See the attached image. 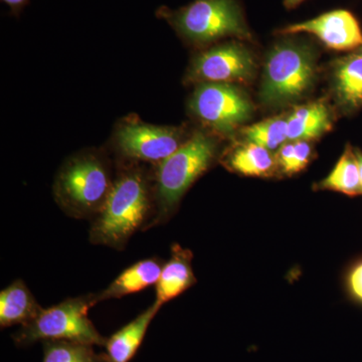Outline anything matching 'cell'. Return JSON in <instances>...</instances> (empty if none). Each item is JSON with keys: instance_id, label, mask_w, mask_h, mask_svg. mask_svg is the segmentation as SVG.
Returning <instances> with one entry per match:
<instances>
[{"instance_id": "cell-1", "label": "cell", "mask_w": 362, "mask_h": 362, "mask_svg": "<svg viewBox=\"0 0 362 362\" xmlns=\"http://www.w3.org/2000/svg\"><path fill=\"white\" fill-rule=\"evenodd\" d=\"M154 214V194L139 168H130L113 182L90 228L94 245L123 250L138 230H146Z\"/></svg>"}, {"instance_id": "cell-2", "label": "cell", "mask_w": 362, "mask_h": 362, "mask_svg": "<svg viewBox=\"0 0 362 362\" xmlns=\"http://www.w3.org/2000/svg\"><path fill=\"white\" fill-rule=\"evenodd\" d=\"M218 152V141L214 137L197 132L175 153L159 162L153 192L154 214L146 230L173 218L183 195L213 165Z\"/></svg>"}, {"instance_id": "cell-3", "label": "cell", "mask_w": 362, "mask_h": 362, "mask_svg": "<svg viewBox=\"0 0 362 362\" xmlns=\"http://www.w3.org/2000/svg\"><path fill=\"white\" fill-rule=\"evenodd\" d=\"M316 56L308 45L279 42L267 56L262 78V104L279 108L302 99L313 87Z\"/></svg>"}, {"instance_id": "cell-4", "label": "cell", "mask_w": 362, "mask_h": 362, "mask_svg": "<svg viewBox=\"0 0 362 362\" xmlns=\"http://www.w3.org/2000/svg\"><path fill=\"white\" fill-rule=\"evenodd\" d=\"M114 181L106 162L94 153L66 161L54 182V197L68 216L95 218L110 194Z\"/></svg>"}, {"instance_id": "cell-5", "label": "cell", "mask_w": 362, "mask_h": 362, "mask_svg": "<svg viewBox=\"0 0 362 362\" xmlns=\"http://www.w3.org/2000/svg\"><path fill=\"white\" fill-rule=\"evenodd\" d=\"M95 305L96 294H88L42 309L37 318L14 333L13 341L18 347L45 340H70L104 347L107 338L100 334L88 317V311Z\"/></svg>"}, {"instance_id": "cell-6", "label": "cell", "mask_w": 362, "mask_h": 362, "mask_svg": "<svg viewBox=\"0 0 362 362\" xmlns=\"http://www.w3.org/2000/svg\"><path fill=\"white\" fill-rule=\"evenodd\" d=\"M159 14L192 44L206 45L228 37H250L235 0H194L178 11L162 8Z\"/></svg>"}, {"instance_id": "cell-7", "label": "cell", "mask_w": 362, "mask_h": 362, "mask_svg": "<svg viewBox=\"0 0 362 362\" xmlns=\"http://www.w3.org/2000/svg\"><path fill=\"white\" fill-rule=\"evenodd\" d=\"M190 110L211 129L228 134L243 125L252 113L244 90L233 84L202 83L189 102Z\"/></svg>"}, {"instance_id": "cell-8", "label": "cell", "mask_w": 362, "mask_h": 362, "mask_svg": "<svg viewBox=\"0 0 362 362\" xmlns=\"http://www.w3.org/2000/svg\"><path fill=\"white\" fill-rule=\"evenodd\" d=\"M256 71V62L245 45L228 42L216 45L197 54L187 71L190 83L244 82L252 80Z\"/></svg>"}, {"instance_id": "cell-9", "label": "cell", "mask_w": 362, "mask_h": 362, "mask_svg": "<svg viewBox=\"0 0 362 362\" xmlns=\"http://www.w3.org/2000/svg\"><path fill=\"white\" fill-rule=\"evenodd\" d=\"M185 142L180 129L138 122L124 124L115 136L117 150L121 156L158 163L175 153Z\"/></svg>"}, {"instance_id": "cell-10", "label": "cell", "mask_w": 362, "mask_h": 362, "mask_svg": "<svg viewBox=\"0 0 362 362\" xmlns=\"http://www.w3.org/2000/svg\"><path fill=\"white\" fill-rule=\"evenodd\" d=\"M280 33L285 35L310 33L334 51H357L362 47V30L358 21L354 14L343 9L286 26Z\"/></svg>"}, {"instance_id": "cell-11", "label": "cell", "mask_w": 362, "mask_h": 362, "mask_svg": "<svg viewBox=\"0 0 362 362\" xmlns=\"http://www.w3.org/2000/svg\"><path fill=\"white\" fill-rule=\"evenodd\" d=\"M192 258L194 255L190 250L178 244L171 246L170 258L162 267L160 278L156 284L157 303L163 306L197 284Z\"/></svg>"}, {"instance_id": "cell-12", "label": "cell", "mask_w": 362, "mask_h": 362, "mask_svg": "<svg viewBox=\"0 0 362 362\" xmlns=\"http://www.w3.org/2000/svg\"><path fill=\"white\" fill-rule=\"evenodd\" d=\"M332 89L343 113L354 114L362 109V54L356 52L335 62Z\"/></svg>"}, {"instance_id": "cell-13", "label": "cell", "mask_w": 362, "mask_h": 362, "mask_svg": "<svg viewBox=\"0 0 362 362\" xmlns=\"http://www.w3.org/2000/svg\"><path fill=\"white\" fill-rule=\"evenodd\" d=\"M161 305L153 302L127 325L107 338L104 357L106 362H130L141 346L150 324L156 318Z\"/></svg>"}, {"instance_id": "cell-14", "label": "cell", "mask_w": 362, "mask_h": 362, "mask_svg": "<svg viewBox=\"0 0 362 362\" xmlns=\"http://www.w3.org/2000/svg\"><path fill=\"white\" fill-rule=\"evenodd\" d=\"M162 267L161 259L157 257L142 259L128 267L106 289L97 293V304L105 300L120 299L156 285L160 278Z\"/></svg>"}, {"instance_id": "cell-15", "label": "cell", "mask_w": 362, "mask_h": 362, "mask_svg": "<svg viewBox=\"0 0 362 362\" xmlns=\"http://www.w3.org/2000/svg\"><path fill=\"white\" fill-rule=\"evenodd\" d=\"M42 309L23 280L14 281L0 292L1 328L30 323Z\"/></svg>"}, {"instance_id": "cell-16", "label": "cell", "mask_w": 362, "mask_h": 362, "mask_svg": "<svg viewBox=\"0 0 362 362\" xmlns=\"http://www.w3.org/2000/svg\"><path fill=\"white\" fill-rule=\"evenodd\" d=\"M332 125L331 112L322 102L298 106L288 116V141H310Z\"/></svg>"}, {"instance_id": "cell-17", "label": "cell", "mask_w": 362, "mask_h": 362, "mask_svg": "<svg viewBox=\"0 0 362 362\" xmlns=\"http://www.w3.org/2000/svg\"><path fill=\"white\" fill-rule=\"evenodd\" d=\"M225 164L230 170L239 175L264 177L273 173L277 166V160L271 153V150L247 142L233 150L226 157Z\"/></svg>"}, {"instance_id": "cell-18", "label": "cell", "mask_w": 362, "mask_h": 362, "mask_svg": "<svg viewBox=\"0 0 362 362\" xmlns=\"http://www.w3.org/2000/svg\"><path fill=\"white\" fill-rule=\"evenodd\" d=\"M318 189L340 192L347 197L362 195L361 173L356 149L347 145L339 160L327 177L317 185Z\"/></svg>"}, {"instance_id": "cell-19", "label": "cell", "mask_w": 362, "mask_h": 362, "mask_svg": "<svg viewBox=\"0 0 362 362\" xmlns=\"http://www.w3.org/2000/svg\"><path fill=\"white\" fill-rule=\"evenodd\" d=\"M42 362H106L94 345L70 340H45Z\"/></svg>"}, {"instance_id": "cell-20", "label": "cell", "mask_w": 362, "mask_h": 362, "mask_svg": "<svg viewBox=\"0 0 362 362\" xmlns=\"http://www.w3.org/2000/svg\"><path fill=\"white\" fill-rule=\"evenodd\" d=\"M247 142L269 150L280 148L288 140V117L276 116L252 124L243 130Z\"/></svg>"}, {"instance_id": "cell-21", "label": "cell", "mask_w": 362, "mask_h": 362, "mask_svg": "<svg viewBox=\"0 0 362 362\" xmlns=\"http://www.w3.org/2000/svg\"><path fill=\"white\" fill-rule=\"evenodd\" d=\"M312 146L306 140L288 141L279 148L276 160L283 173L296 175L307 168L311 161Z\"/></svg>"}, {"instance_id": "cell-22", "label": "cell", "mask_w": 362, "mask_h": 362, "mask_svg": "<svg viewBox=\"0 0 362 362\" xmlns=\"http://www.w3.org/2000/svg\"><path fill=\"white\" fill-rule=\"evenodd\" d=\"M345 288L350 299L362 306V257L356 259L347 270Z\"/></svg>"}, {"instance_id": "cell-23", "label": "cell", "mask_w": 362, "mask_h": 362, "mask_svg": "<svg viewBox=\"0 0 362 362\" xmlns=\"http://www.w3.org/2000/svg\"><path fill=\"white\" fill-rule=\"evenodd\" d=\"M2 1L11 7L13 13H18L21 9L28 4V0H2Z\"/></svg>"}, {"instance_id": "cell-24", "label": "cell", "mask_w": 362, "mask_h": 362, "mask_svg": "<svg viewBox=\"0 0 362 362\" xmlns=\"http://www.w3.org/2000/svg\"><path fill=\"white\" fill-rule=\"evenodd\" d=\"M303 1L304 0H284V4L287 8L291 9L295 8V7L299 6Z\"/></svg>"}, {"instance_id": "cell-25", "label": "cell", "mask_w": 362, "mask_h": 362, "mask_svg": "<svg viewBox=\"0 0 362 362\" xmlns=\"http://www.w3.org/2000/svg\"><path fill=\"white\" fill-rule=\"evenodd\" d=\"M356 154L357 161H358L359 173H361V185H362V151L359 149H356Z\"/></svg>"}, {"instance_id": "cell-26", "label": "cell", "mask_w": 362, "mask_h": 362, "mask_svg": "<svg viewBox=\"0 0 362 362\" xmlns=\"http://www.w3.org/2000/svg\"><path fill=\"white\" fill-rule=\"evenodd\" d=\"M356 52H359V54H362V47H361V49H357V51Z\"/></svg>"}]
</instances>
